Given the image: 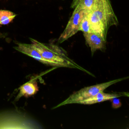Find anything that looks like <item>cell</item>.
Returning <instances> with one entry per match:
<instances>
[{
    "label": "cell",
    "mask_w": 129,
    "mask_h": 129,
    "mask_svg": "<svg viewBox=\"0 0 129 129\" xmlns=\"http://www.w3.org/2000/svg\"><path fill=\"white\" fill-rule=\"evenodd\" d=\"M87 16L91 31L100 34L105 40L109 28L118 24L110 0H96Z\"/></svg>",
    "instance_id": "obj_1"
},
{
    "label": "cell",
    "mask_w": 129,
    "mask_h": 129,
    "mask_svg": "<svg viewBox=\"0 0 129 129\" xmlns=\"http://www.w3.org/2000/svg\"><path fill=\"white\" fill-rule=\"evenodd\" d=\"M29 39L31 44L40 52L42 56L50 63L51 66L77 69L94 76L89 71L70 58L67 52L59 46L53 44L42 43L31 38Z\"/></svg>",
    "instance_id": "obj_2"
},
{
    "label": "cell",
    "mask_w": 129,
    "mask_h": 129,
    "mask_svg": "<svg viewBox=\"0 0 129 129\" xmlns=\"http://www.w3.org/2000/svg\"><path fill=\"white\" fill-rule=\"evenodd\" d=\"M38 122L21 110L5 111L0 112V128H40Z\"/></svg>",
    "instance_id": "obj_3"
},
{
    "label": "cell",
    "mask_w": 129,
    "mask_h": 129,
    "mask_svg": "<svg viewBox=\"0 0 129 129\" xmlns=\"http://www.w3.org/2000/svg\"><path fill=\"white\" fill-rule=\"evenodd\" d=\"M129 77H125L123 78L118 79L114 80H112L107 82H105L95 85H93L89 87H86L81 89V90L73 93L71 94L67 99L61 102L57 106L54 107V108H57L60 106L65 105L73 103H79L83 100L88 98H91L98 93L103 91L105 89L118 82L121 81L125 79H127Z\"/></svg>",
    "instance_id": "obj_4"
},
{
    "label": "cell",
    "mask_w": 129,
    "mask_h": 129,
    "mask_svg": "<svg viewBox=\"0 0 129 129\" xmlns=\"http://www.w3.org/2000/svg\"><path fill=\"white\" fill-rule=\"evenodd\" d=\"M88 12L80 6L74 8V11L64 31L58 39V43H62L79 31L80 24L84 17Z\"/></svg>",
    "instance_id": "obj_5"
},
{
    "label": "cell",
    "mask_w": 129,
    "mask_h": 129,
    "mask_svg": "<svg viewBox=\"0 0 129 129\" xmlns=\"http://www.w3.org/2000/svg\"><path fill=\"white\" fill-rule=\"evenodd\" d=\"M17 46L14 47L16 50L34 58L43 64L51 66L50 63L42 56L40 52L32 44L22 43H17Z\"/></svg>",
    "instance_id": "obj_6"
},
{
    "label": "cell",
    "mask_w": 129,
    "mask_h": 129,
    "mask_svg": "<svg viewBox=\"0 0 129 129\" xmlns=\"http://www.w3.org/2000/svg\"><path fill=\"white\" fill-rule=\"evenodd\" d=\"M84 36L86 42L91 48L92 54L97 50H103L105 48L106 40L103 38L100 34L92 31L84 33Z\"/></svg>",
    "instance_id": "obj_7"
},
{
    "label": "cell",
    "mask_w": 129,
    "mask_h": 129,
    "mask_svg": "<svg viewBox=\"0 0 129 129\" xmlns=\"http://www.w3.org/2000/svg\"><path fill=\"white\" fill-rule=\"evenodd\" d=\"M19 90V92L15 99V101H18L23 96L27 97L34 95L38 91V87L36 80H33L22 85Z\"/></svg>",
    "instance_id": "obj_8"
},
{
    "label": "cell",
    "mask_w": 129,
    "mask_h": 129,
    "mask_svg": "<svg viewBox=\"0 0 129 129\" xmlns=\"http://www.w3.org/2000/svg\"><path fill=\"white\" fill-rule=\"evenodd\" d=\"M121 96L119 94H113V93H106L103 91L100 92L95 95V96L88 98L81 102L80 104H92L97 102H100L107 100H110L111 99L114 97H118Z\"/></svg>",
    "instance_id": "obj_9"
},
{
    "label": "cell",
    "mask_w": 129,
    "mask_h": 129,
    "mask_svg": "<svg viewBox=\"0 0 129 129\" xmlns=\"http://www.w3.org/2000/svg\"><path fill=\"white\" fill-rule=\"evenodd\" d=\"M96 0H73L71 7L73 9L80 6L89 13L94 7Z\"/></svg>",
    "instance_id": "obj_10"
},
{
    "label": "cell",
    "mask_w": 129,
    "mask_h": 129,
    "mask_svg": "<svg viewBox=\"0 0 129 129\" xmlns=\"http://www.w3.org/2000/svg\"><path fill=\"white\" fill-rule=\"evenodd\" d=\"M16 15L8 10H0V25H7L10 23L16 17Z\"/></svg>",
    "instance_id": "obj_11"
},
{
    "label": "cell",
    "mask_w": 129,
    "mask_h": 129,
    "mask_svg": "<svg viewBox=\"0 0 129 129\" xmlns=\"http://www.w3.org/2000/svg\"><path fill=\"white\" fill-rule=\"evenodd\" d=\"M88 14V13H87ZM87 14L84 17L83 19H82L80 26L79 31H81L84 33H88L91 31L90 27V23L89 21V19L88 18Z\"/></svg>",
    "instance_id": "obj_12"
},
{
    "label": "cell",
    "mask_w": 129,
    "mask_h": 129,
    "mask_svg": "<svg viewBox=\"0 0 129 129\" xmlns=\"http://www.w3.org/2000/svg\"><path fill=\"white\" fill-rule=\"evenodd\" d=\"M110 100L112 101V106L113 108L116 109L120 107L121 106V103L120 101L117 97H114L111 99Z\"/></svg>",
    "instance_id": "obj_13"
},
{
    "label": "cell",
    "mask_w": 129,
    "mask_h": 129,
    "mask_svg": "<svg viewBox=\"0 0 129 129\" xmlns=\"http://www.w3.org/2000/svg\"><path fill=\"white\" fill-rule=\"evenodd\" d=\"M122 95L125 96H127L129 97V92H123L121 93Z\"/></svg>",
    "instance_id": "obj_14"
},
{
    "label": "cell",
    "mask_w": 129,
    "mask_h": 129,
    "mask_svg": "<svg viewBox=\"0 0 129 129\" xmlns=\"http://www.w3.org/2000/svg\"><path fill=\"white\" fill-rule=\"evenodd\" d=\"M1 36H1V35H0V38H1Z\"/></svg>",
    "instance_id": "obj_15"
}]
</instances>
